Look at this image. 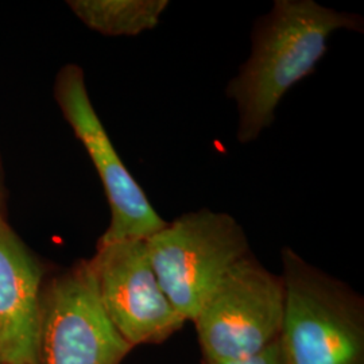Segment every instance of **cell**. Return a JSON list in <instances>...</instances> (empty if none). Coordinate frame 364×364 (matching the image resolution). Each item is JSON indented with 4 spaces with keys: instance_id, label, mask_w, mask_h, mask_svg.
I'll use <instances>...</instances> for the list:
<instances>
[{
    "instance_id": "1",
    "label": "cell",
    "mask_w": 364,
    "mask_h": 364,
    "mask_svg": "<svg viewBox=\"0 0 364 364\" xmlns=\"http://www.w3.org/2000/svg\"><path fill=\"white\" fill-rule=\"evenodd\" d=\"M338 30L363 31V18L314 0H275L260 16L251 54L225 88L237 109L240 144L254 142L273 124L284 96L316 70Z\"/></svg>"
},
{
    "instance_id": "2",
    "label": "cell",
    "mask_w": 364,
    "mask_h": 364,
    "mask_svg": "<svg viewBox=\"0 0 364 364\" xmlns=\"http://www.w3.org/2000/svg\"><path fill=\"white\" fill-rule=\"evenodd\" d=\"M281 263L284 363L364 364L363 296L293 248H282Z\"/></svg>"
},
{
    "instance_id": "3",
    "label": "cell",
    "mask_w": 364,
    "mask_h": 364,
    "mask_svg": "<svg viewBox=\"0 0 364 364\" xmlns=\"http://www.w3.org/2000/svg\"><path fill=\"white\" fill-rule=\"evenodd\" d=\"M146 243L158 281L185 321L195 320L223 278L251 252L242 224L209 208L168 221Z\"/></svg>"
},
{
    "instance_id": "4",
    "label": "cell",
    "mask_w": 364,
    "mask_h": 364,
    "mask_svg": "<svg viewBox=\"0 0 364 364\" xmlns=\"http://www.w3.org/2000/svg\"><path fill=\"white\" fill-rule=\"evenodd\" d=\"M285 289L279 274L250 252L223 278L195 320L203 363L258 355L279 340Z\"/></svg>"
},
{
    "instance_id": "5",
    "label": "cell",
    "mask_w": 364,
    "mask_h": 364,
    "mask_svg": "<svg viewBox=\"0 0 364 364\" xmlns=\"http://www.w3.org/2000/svg\"><path fill=\"white\" fill-rule=\"evenodd\" d=\"M131 350L105 313L90 260L42 289L36 364H120Z\"/></svg>"
},
{
    "instance_id": "6",
    "label": "cell",
    "mask_w": 364,
    "mask_h": 364,
    "mask_svg": "<svg viewBox=\"0 0 364 364\" xmlns=\"http://www.w3.org/2000/svg\"><path fill=\"white\" fill-rule=\"evenodd\" d=\"M54 96L76 138L85 147L103 183L111 220L97 245L149 239L165 227L142 186L132 177L92 105L82 69L66 65L55 78Z\"/></svg>"
},
{
    "instance_id": "7",
    "label": "cell",
    "mask_w": 364,
    "mask_h": 364,
    "mask_svg": "<svg viewBox=\"0 0 364 364\" xmlns=\"http://www.w3.org/2000/svg\"><path fill=\"white\" fill-rule=\"evenodd\" d=\"M90 264L105 313L131 348L162 344L185 326L158 281L144 239L97 245Z\"/></svg>"
},
{
    "instance_id": "8",
    "label": "cell",
    "mask_w": 364,
    "mask_h": 364,
    "mask_svg": "<svg viewBox=\"0 0 364 364\" xmlns=\"http://www.w3.org/2000/svg\"><path fill=\"white\" fill-rule=\"evenodd\" d=\"M42 270L0 213V364H36Z\"/></svg>"
},
{
    "instance_id": "9",
    "label": "cell",
    "mask_w": 364,
    "mask_h": 364,
    "mask_svg": "<svg viewBox=\"0 0 364 364\" xmlns=\"http://www.w3.org/2000/svg\"><path fill=\"white\" fill-rule=\"evenodd\" d=\"M168 0H69L68 6L93 31L107 37H135L158 26Z\"/></svg>"
},
{
    "instance_id": "10",
    "label": "cell",
    "mask_w": 364,
    "mask_h": 364,
    "mask_svg": "<svg viewBox=\"0 0 364 364\" xmlns=\"http://www.w3.org/2000/svg\"><path fill=\"white\" fill-rule=\"evenodd\" d=\"M203 364H285L284 363V358H282V352L279 347V341L274 343L270 347H267L266 350L259 352L258 355L250 356L246 359H240V360H234V362H224V363H203Z\"/></svg>"
},
{
    "instance_id": "11",
    "label": "cell",
    "mask_w": 364,
    "mask_h": 364,
    "mask_svg": "<svg viewBox=\"0 0 364 364\" xmlns=\"http://www.w3.org/2000/svg\"><path fill=\"white\" fill-rule=\"evenodd\" d=\"M1 200L3 197H1V186H0V213H1Z\"/></svg>"
}]
</instances>
